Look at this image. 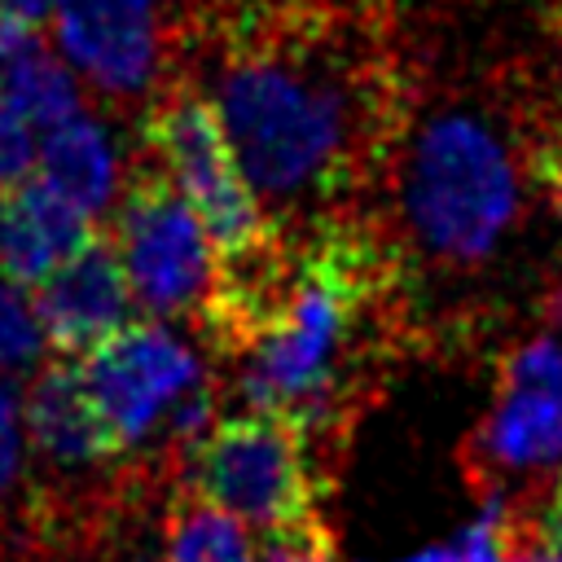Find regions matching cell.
<instances>
[{
  "mask_svg": "<svg viewBox=\"0 0 562 562\" xmlns=\"http://www.w3.org/2000/svg\"><path fill=\"white\" fill-rule=\"evenodd\" d=\"M211 105L259 206L307 211L360 176L378 145L382 92L347 61L334 31L272 13L233 35Z\"/></svg>",
  "mask_w": 562,
  "mask_h": 562,
  "instance_id": "obj_1",
  "label": "cell"
},
{
  "mask_svg": "<svg viewBox=\"0 0 562 562\" xmlns=\"http://www.w3.org/2000/svg\"><path fill=\"white\" fill-rule=\"evenodd\" d=\"M404 215L435 259H487L518 220V167L505 140L474 114H435L408 158Z\"/></svg>",
  "mask_w": 562,
  "mask_h": 562,
  "instance_id": "obj_2",
  "label": "cell"
},
{
  "mask_svg": "<svg viewBox=\"0 0 562 562\" xmlns=\"http://www.w3.org/2000/svg\"><path fill=\"white\" fill-rule=\"evenodd\" d=\"M140 127H145V145L154 149L158 167L167 171V180L184 193V202L202 220L220 263L246 259L277 237L272 220L263 215L255 189L246 184V176L228 149V136H224L206 92H198L189 83L162 88L149 101Z\"/></svg>",
  "mask_w": 562,
  "mask_h": 562,
  "instance_id": "obj_3",
  "label": "cell"
},
{
  "mask_svg": "<svg viewBox=\"0 0 562 562\" xmlns=\"http://www.w3.org/2000/svg\"><path fill=\"white\" fill-rule=\"evenodd\" d=\"M307 435L272 413L224 417L193 448V492L246 527L268 536L312 531L316 522V483L307 470Z\"/></svg>",
  "mask_w": 562,
  "mask_h": 562,
  "instance_id": "obj_4",
  "label": "cell"
},
{
  "mask_svg": "<svg viewBox=\"0 0 562 562\" xmlns=\"http://www.w3.org/2000/svg\"><path fill=\"white\" fill-rule=\"evenodd\" d=\"M83 378L119 439L136 448L149 435L198 439L206 426V378L198 356L158 321H127L83 351Z\"/></svg>",
  "mask_w": 562,
  "mask_h": 562,
  "instance_id": "obj_5",
  "label": "cell"
},
{
  "mask_svg": "<svg viewBox=\"0 0 562 562\" xmlns=\"http://www.w3.org/2000/svg\"><path fill=\"white\" fill-rule=\"evenodd\" d=\"M114 250L132 285V299L149 316L202 321L215 294L220 255L202 220L193 215V206L167 180L162 167H145L127 180L114 220Z\"/></svg>",
  "mask_w": 562,
  "mask_h": 562,
  "instance_id": "obj_6",
  "label": "cell"
},
{
  "mask_svg": "<svg viewBox=\"0 0 562 562\" xmlns=\"http://www.w3.org/2000/svg\"><path fill=\"white\" fill-rule=\"evenodd\" d=\"M479 448L505 474L562 465V338H536L505 356Z\"/></svg>",
  "mask_w": 562,
  "mask_h": 562,
  "instance_id": "obj_7",
  "label": "cell"
},
{
  "mask_svg": "<svg viewBox=\"0 0 562 562\" xmlns=\"http://www.w3.org/2000/svg\"><path fill=\"white\" fill-rule=\"evenodd\" d=\"M35 316L44 342L61 356H83L101 338H110L132 316V285L123 277L119 250L110 237L92 233L79 250H70L40 285H31Z\"/></svg>",
  "mask_w": 562,
  "mask_h": 562,
  "instance_id": "obj_8",
  "label": "cell"
},
{
  "mask_svg": "<svg viewBox=\"0 0 562 562\" xmlns=\"http://www.w3.org/2000/svg\"><path fill=\"white\" fill-rule=\"evenodd\" d=\"M66 57L110 97L145 92L158 70V0H57Z\"/></svg>",
  "mask_w": 562,
  "mask_h": 562,
  "instance_id": "obj_9",
  "label": "cell"
},
{
  "mask_svg": "<svg viewBox=\"0 0 562 562\" xmlns=\"http://www.w3.org/2000/svg\"><path fill=\"white\" fill-rule=\"evenodd\" d=\"M22 413H26L31 448L61 470H83L123 452L75 360L44 364L22 400Z\"/></svg>",
  "mask_w": 562,
  "mask_h": 562,
  "instance_id": "obj_10",
  "label": "cell"
},
{
  "mask_svg": "<svg viewBox=\"0 0 562 562\" xmlns=\"http://www.w3.org/2000/svg\"><path fill=\"white\" fill-rule=\"evenodd\" d=\"M92 237V215L44 180L0 189V277L40 285L70 250Z\"/></svg>",
  "mask_w": 562,
  "mask_h": 562,
  "instance_id": "obj_11",
  "label": "cell"
},
{
  "mask_svg": "<svg viewBox=\"0 0 562 562\" xmlns=\"http://www.w3.org/2000/svg\"><path fill=\"white\" fill-rule=\"evenodd\" d=\"M40 180L53 184L61 198H70L79 211L97 215L114 193V145L97 119L70 114L66 123L48 127V140L35 149Z\"/></svg>",
  "mask_w": 562,
  "mask_h": 562,
  "instance_id": "obj_12",
  "label": "cell"
},
{
  "mask_svg": "<svg viewBox=\"0 0 562 562\" xmlns=\"http://www.w3.org/2000/svg\"><path fill=\"white\" fill-rule=\"evenodd\" d=\"M0 97L31 123V127H57L70 114H79V83L75 75L31 40L22 53L4 61L0 75Z\"/></svg>",
  "mask_w": 562,
  "mask_h": 562,
  "instance_id": "obj_13",
  "label": "cell"
},
{
  "mask_svg": "<svg viewBox=\"0 0 562 562\" xmlns=\"http://www.w3.org/2000/svg\"><path fill=\"white\" fill-rule=\"evenodd\" d=\"M162 562H255L246 522L193 496L176 501L162 531Z\"/></svg>",
  "mask_w": 562,
  "mask_h": 562,
  "instance_id": "obj_14",
  "label": "cell"
},
{
  "mask_svg": "<svg viewBox=\"0 0 562 562\" xmlns=\"http://www.w3.org/2000/svg\"><path fill=\"white\" fill-rule=\"evenodd\" d=\"M40 347H44V329L35 316L31 285L0 277V373L13 378L31 369L40 360Z\"/></svg>",
  "mask_w": 562,
  "mask_h": 562,
  "instance_id": "obj_15",
  "label": "cell"
},
{
  "mask_svg": "<svg viewBox=\"0 0 562 562\" xmlns=\"http://www.w3.org/2000/svg\"><path fill=\"white\" fill-rule=\"evenodd\" d=\"M505 544H509V514L496 496H487L479 518L461 536H452L443 544H430V549H422L404 562H505Z\"/></svg>",
  "mask_w": 562,
  "mask_h": 562,
  "instance_id": "obj_16",
  "label": "cell"
},
{
  "mask_svg": "<svg viewBox=\"0 0 562 562\" xmlns=\"http://www.w3.org/2000/svg\"><path fill=\"white\" fill-rule=\"evenodd\" d=\"M35 167V132L31 123L0 97V189H13Z\"/></svg>",
  "mask_w": 562,
  "mask_h": 562,
  "instance_id": "obj_17",
  "label": "cell"
},
{
  "mask_svg": "<svg viewBox=\"0 0 562 562\" xmlns=\"http://www.w3.org/2000/svg\"><path fill=\"white\" fill-rule=\"evenodd\" d=\"M18 465H22V395L13 378L0 373V501L18 479Z\"/></svg>",
  "mask_w": 562,
  "mask_h": 562,
  "instance_id": "obj_18",
  "label": "cell"
},
{
  "mask_svg": "<svg viewBox=\"0 0 562 562\" xmlns=\"http://www.w3.org/2000/svg\"><path fill=\"white\" fill-rule=\"evenodd\" d=\"M509 527H514V536H522V540H531V544L562 549V474L544 487V496L536 501V509H531L522 522L509 518Z\"/></svg>",
  "mask_w": 562,
  "mask_h": 562,
  "instance_id": "obj_19",
  "label": "cell"
},
{
  "mask_svg": "<svg viewBox=\"0 0 562 562\" xmlns=\"http://www.w3.org/2000/svg\"><path fill=\"white\" fill-rule=\"evenodd\" d=\"M263 562H329V540L321 536V527H312V531H290V536H272Z\"/></svg>",
  "mask_w": 562,
  "mask_h": 562,
  "instance_id": "obj_20",
  "label": "cell"
},
{
  "mask_svg": "<svg viewBox=\"0 0 562 562\" xmlns=\"http://www.w3.org/2000/svg\"><path fill=\"white\" fill-rule=\"evenodd\" d=\"M57 9V0H0V18H13L22 26H40L48 22Z\"/></svg>",
  "mask_w": 562,
  "mask_h": 562,
  "instance_id": "obj_21",
  "label": "cell"
},
{
  "mask_svg": "<svg viewBox=\"0 0 562 562\" xmlns=\"http://www.w3.org/2000/svg\"><path fill=\"white\" fill-rule=\"evenodd\" d=\"M540 180L549 184L553 211H558V220H562V140H553V145L540 154Z\"/></svg>",
  "mask_w": 562,
  "mask_h": 562,
  "instance_id": "obj_22",
  "label": "cell"
},
{
  "mask_svg": "<svg viewBox=\"0 0 562 562\" xmlns=\"http://www.w3.org/2000/svg\"><path fill=\"white\" fill-rule=\"evenodd\" d=\"M505 562H562V549H544V544H531L522 536H514L509 527V544H505Z\"/></svg>",
  "mask_w": 562,
  "mask_h": 562,
  "instance_id": "obj_23",
  "label": "cell"
},
{
  "mask_svg": "<svg viewBox=\"0 0 562 562\" xmlns=\"http://www.w3.org/2000/svg\"><path fill=\"white\" fill-rule=\"evenodd\" d=\"M549 321H553V329H558V338H562V285H558V294L549 299Z\"/></svg>",
  "mask_w": 562,
  "mask_h": 562,
  "instance_id": "obj_24",
  "label": "cell"
}]
</instances>
